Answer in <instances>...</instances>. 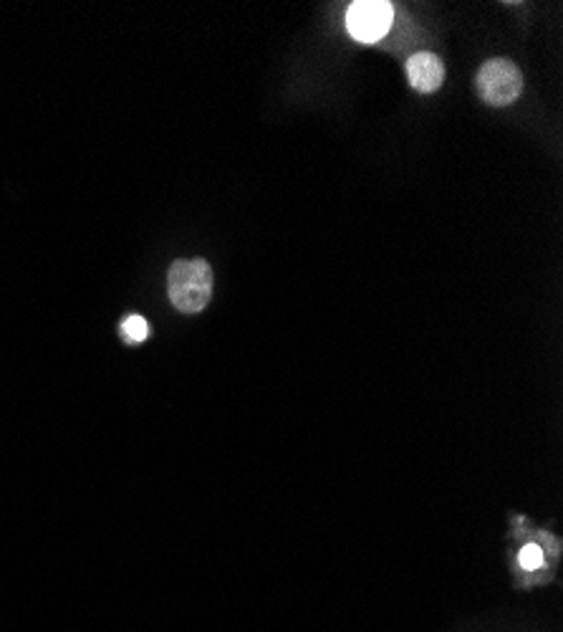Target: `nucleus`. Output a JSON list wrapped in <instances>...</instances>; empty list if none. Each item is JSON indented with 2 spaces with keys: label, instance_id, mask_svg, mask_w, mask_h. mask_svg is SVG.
<instances>
[{
  "label": "nucleus",
  "instance_id": "1",
  "mask_svg": "<svg viewBox=\"0 0 563 632\" xmlns=\"http://www.w3.org/2000/svg\"><path fill=\"white\" fill-rule=\"evenodd\" d=\"M167 294L177 312L197 314L210 304L213 268L203 258L175 261L167 274Z\"/></svg>",
  "mask_w": 563,
  "mask_h": 632
},
{
  "label": "nucleus",
  "instance_id": "2",
  "mask_svg": "<svg viewBox=\"0 0 563 632\" xmlns=\"http://www.w3.org/2000/svg\"><path fill=\"white\" fill-rule=\"evenodd\" d=\"M475 87L485 104L511 106L523 91V76L513 61L490 59L477 72Z\"/></svg>",
  "mask_w": 563,
  "mask_h": 632
},
{
  "label": "nucleus",
  "instance_id": "3",
  "mask_svg": "<svg viewBox=\"0 0 563 632\" xmlns=\"http://www.w3.org/2000/svg\"><path fill=\"white\" fill-rule=\"evenodd\" d=\"M395 5L384 0H359L346 11V30L359 43H376L389 34Z\"/></svg>",
  "mask_w": 563,
  "mask_h": 632
},
{
  "label": "nucleus",
  "instance_id": "4",
  "mask_svg": "<svg viewBox=\"0 0 563 632\" xmlns=\"http://www.w3.org/2000/svg\"><path fill=\"white\" fill-rule=\"evenodd\" d=\"M407 79H410L412 89L420 91V94H432L443 87L445 81V64L443 59L435 56L430 51H420L407 61Z\"/></svg>",
  "mask_w": 563,
  "mask_h": 632
},
{
  "label": "nucleus",
  "instance_id": "5",
  "mask_svg": "<svg viewBox=\"0 0 563 632\" xmlns=\"http://www.w3.org/2000/svg\"><path fill=\"white\" fill-rule=\"evenodd\" d=\"M121 337L127 339V342H144L146 337H150V324H146L144 316L140 314H132V316H127L125 321H121Z\"/></svg>",
  "mask_w": 563,
  "mask_h": 632
},
{
  "label": "nucleus",
  "instance_id": "6",
  "mask_svg": "<svg viewBox=\"0 0 563 632\" xmlns=\"http://www.w3.org/2000/svg\"><path fill=\"white\" fill-rule=\"evenodd\" d=\"M543 565V554H541V546L536 544H528L521 549V567L528 569V572H534Z\"/></svg>",
  "mask_w": 563,
  "mask_h": 632
}]
</instances>
